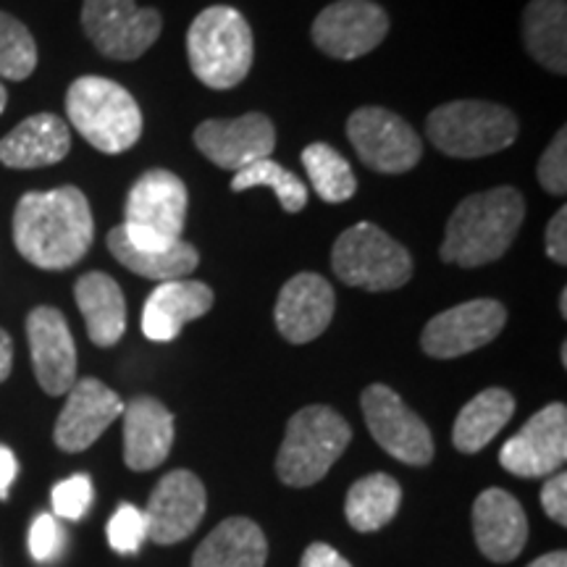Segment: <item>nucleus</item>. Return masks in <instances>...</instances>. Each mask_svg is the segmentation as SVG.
<instances>
[{
  "label": "nucleus",
  "instance_id": "nucleus-24",
  "mask_svg": "<svg viewBox=\"0 0 567 567\" xmlns=\"http://www.w3.org/2000/svg\"><path fill=\"white\" fill-rule=\"evenodd\" d=\"M109 250L126 271L153 281L184 279L200 264V252L195 250V245L184 243V239H176V243L168 245L132 243L124 234L122 224L109 231Z\"/></svg>",
  "mask_w": 567,
  "mask_h": 567
},
{
  "label": "nucleus",
  "instance_id": "nucleus-14",
  "mask_svg": "<svg viewBox=\"0 0 567 567\" xmlns=\"http://www.w3.org/2000/svg\"><path fill=\"white\" fill-rule=\"evenodd\" d=\"M567 460V408L551 402L513 439H507L499 452V463L517 478H544L563 471Z\"/></svg>",
  "mask_w": 567,
  "mask_h": 567
},
{
  "label": "nucleus",
  "instance_id": "nucleus-20",
  "mask_svg": "<svg viewBox=\"0 0 567 567\" xmlns=\"http://www.w3.org/2000/svg\"><path fill=\"white\" fill-rule=\"evenodd\" d=\"M473 536L486 559L513 563L528 542L526 509L505 488H486L473 505Z\"/></svg>",
  "mask_w": 567,
  "mask_h": 567
},
{
  "label": "nucleus",
  "instance_id": "nucleus-9",
  "mask_svg": "<svg viewBox=\"0 0 567 567\" xmlns=\"http://www.w3.org/2000/svg\"><path fill=\"white\" fill-rule=\"evenodd\" d=\"M82 27L95 51L113 61H137L161 38L158 9H142L134 0H84Z\"/></svg>",
  "mask_w": 567,
  "mask_h": 567
},
{
  "label": "nucleus",
  "instance_id": "nucleus-36",
  "mask_svg": "<svg viewBox=\"0 0 567 567\" xmlns=\"http://www.w3.org/2000/svg\"><path fill=\"white\" fill-rule=\"evenodd\" d=\"M63 542H66V536H63L61 523L53 515L34 517L30 528V555L38 563H53L61 555Z\"/></svg>",
  "mask_w": 567,
  "mask_h": 567
},
{
  "label": "nucleus",
  "instance_id": "nucleus-1",
  "mask_svg": "<svg viewBox=\"0 0 567 567\" xmlns=\"http://www.w3.org/2000/svg\"><path fill=\"white\" fill-rule=\"evenodd\" d=\"M95 221L80 187L21 195L13 210V245L42 271H66L90 252Z\"/></svg>",
  "mask_w": 567,
  "mask_h": 567
},
{
  "label": "nucleus",
  "instance_id": "nucleus-16",
  "mask_svg": "<svg viewBox=\"0 0 567 567\" xmlns=\"http://www.w3.org/2000/svg\"><path fill=\"white\" fill-rule=\"evenodd\" d=\"M208 496L203 481L193 471H172L155 484L145 513L147 538L161 547H172L189 538L200 526Z\"/></svg>",
  "mask_w": 567,
  "mask_h": 567
},
{
  "label": "nucleus",
  "instance_id": "nucleus-3",
  "mask_svg": "<svg viewBox=\"0 0 567 567\" xmlns=\"http://www.w3.org/2000/svg\"><path fill=\"white\" fill-rule=\"evenodd\" d=\"M187 59L205 87L231 90L243 84L255 61V38L247 19L231 6L200 11L187 32Z\"/></svg>",
  "mask_w": 567,
  "mask_h": 567
},
{
  "label": "nucleus",
  "instance_id": "nucleus-43",
  "mask_svg": "<svg viewBox=\"0 0 567 567\" xmlns=\"http://www.w3.org/2000/svg\"><path fill=\"white\" fill-rule=\"evenodd\" d=\"M559 316L567 318V289L559 292Z\"/></svg>",
  "mask_w": 567,
  "mask_h": 567
},
{
  "label": "nucleus",
  "instance_id": "nucleus-29",
  "mask_svg": "<svg viewBox=\"0 0 567 567\" xmlns=\"http://www.w3.org/2000/svg\"><path fill=\"white\" fill-rule=\"evenodd\" d=\"M402 505V486L386 473L354 481L344 499L347 523L360 534H373L394 520Z\"/></svg>",
  "mask_w": 567,
  "mask_h": 567
},
{
  "label": "nucleus",
  "instance_id": "nucleus-22",
  "mask_svg": "<svg viewBox=\"0 0 567 567\" xmlns=\"http://www.w3.org/2000/svg\"><path fill=\"white\" fill-rule=\"evenodd\" d=\"M124 463L145 473L166 463L174 446V415L155 396H134L124 405Z\"/></svg>",
  "mask_w": 567,
  "mask_h": 567
},
{
  "label": "nucleus",
  "instance_id": "nucleus-23",
  "mask_svg": "<svg viewBox=\"0 0 567 567\" xmlns=\"http://www.w3.org/2000/svg\"><path fill=\"white\" fill-rule=\"evenodd\" d=\"M71 151L69 124L55 113H34L0 140V163L9 168L55 166Z\"/></svg>",
  "mask_w": 567,
  "mask_h": 567
},
{
  "label": "nucleus",
  "instance_id": "nucleus-11",
  "mask_svg": "<svg viewBox=\"0 0 567 567\" xmlns=\"http://www.w3.org/2000/svg\"><path fill=\"white\" fill-rule=\"evenodd\" d=\"M365 425L375 444L405 465H429L434 460V436L423 417L384 384H371L360 396Z\"/></svg>",
  "mask_w": 567,
  "mask_h": 567
},
{
  "label": "nucleus",
  "instance_id": "nucleus-19",
  "mask_svg": "<svg viewBox=\"0 0 567 567\" xmlns=\"http://www.w3.org/2000/svg\"><path fill=\"white\" fill-rule=\"evenodd\" d=\"M337 295L331 284L313 271L297 274L281 287L276 300V329L292 344L313 342L334 318Z\"/></svg>",
  "mask_w": 567,
  "mask_h": 567
},
{
  "label": "nucleus",
  "instance_id": "nucleus-6",
  "mask_svg": "<svg viewBox=\"0 0 567 567\" xmlns=\"http://www.w3.org/2000/svg\"><path fill=\"white\" fill-rule=\"evenodd\" d=\"M425 132L436 151L471 161L507 151L517 140V118L499 103L452 101L431 111Z\"/></svg>",
  "mask_w": 567,
  "mask_h": 567
},
{
  "label": "nucleus",
  "instance_id": "nucleus-4",
  "mask_svg": "<svg viewBox=\"0 0 567 567\" xmlns=\"http://www.w3.org/2000/svg\"><path fill=\"white\" fill-rule=\"evenodd\" d=\"M74 130L105 155L126 153L142 137V111L132 92L105 76H80L66 92Z\"/></svg>",
  "mask_w": 567,
  "mask_h": 567
},
{
  "label": "nucleus",
  "instance_id": "nucleus-40",
  "mask_svg": "<svg viewBox=\"0 0 567 567\" xmlns=\"http://www.w3.org/2000/svg\"><path fill=\"white\" fill-rule=\"evenodd\" d=\"M17 473H19L17 455H13L9 446L0 444V499H9L11 484L17 481Z\"/></svg>",
  "mask_w": 567,
  "mask_h": 567
},
{
  "label": "nucleus",
  "instance_id": "nucleus-21",
  "mask_svg": "<svg viewBox=\"0 0 567 567\" xmlns=\"http://www.w3.org/2000/svg\"><path fill=\"white\" fill-rule=\"evenodd\" d=\"M213 300V289L203 281H161L142 310V334L151 342H174L189 321L210 313Z\"/></svg>",
  "mask_w": 567,
  "mask_h": 567
},
{
  "label": "nucleus",
  "instance_id": "nucleus-35",
  "mask_svg": "<svg viewBox=\"0 0 567 567\" xmlns=\"http://www.w3.org/2000/svg\"><path fill=\"white\" fill-rule=\"evenodd\" d=\"M53 513L63 520H82L92 505V481L90 476H71L53 488Z\"/></svg>",
  "mask_w": 567,
  "mask_h": 567
},
{
  "label": "nucleus",
  "instance_id": "nucleus-17",
  "mask_svg": "<svg viewBox=\"0 0 567 567\" xmlns=\"http://www.w3.org/2000/svg\"><path fill=\"white\" fill-rule=\"evenodd\" d=\"M27 339L42 392L51 396L69 394V389L76 384V344L66 316L48 305L34 308L27 316Z\"/></svg>",
  "mask_w": 567,
  "mask_h": 567
},
{
  "label": "nucleus",
  "instance_id": "nucleus-42",
  "mask_svg": "<svg viewBox=\"0 0 567 567\" xmlns=\"http://www.w3.org/2000/svg\"><path fill=\"white\" fill-rule=\"evenodd\" d=\"M528 567H567V555L563 549L549 551V555L534 559V563H530Z\"/></svg>",
  "mask_w": 567,
  "mask_h": 567
},
{
  "label": "nucleus",
  "instance_id": "nucleus-32",
  "mask_svg": "<svg viewBox=\"0 0 567 567\" xmlns=\"http://www.w3.org/2000/svg\"><path fill=\"white\" fill-rule=\"evenodd\" d=\"M38 69V42L11 13L0 11V76L21 82Z\"/></svg>",
  "mask_w": 567,
  "mask_h": 567
},
{
  "label": "nucleus",
  "instance_id": "nucleus-18",
  "mask_svg": "<svg viewBox=\"0 0 567 567\" xmlns=\"http://www.w3.org/2000/svg\"><path fill=\"white\" fill-rule=\"evenodd\" d=\"M124 402L113 389L97 379H80L69 389L66 405L55 421L53 439L55 446L69 455L90 450L103 431L122 417Z\"/></svg>",
  "mask_w": 567,
  "mask_h": 567
},
{
  "label": "nucleus",
  "instance_id": "nucleus-37",
  "mask_svg": "<svg viewBox=\"0 0 567 567\" xmlns=\"http://www.w3.org/2000/svg\"><path fill=\"white\" fill-rule=\"evenodd\" d=\"M542 507L557 526H567V476L563 471L549 476L547 484L542 486Z\"/></svg>",
  "mask_w": 567,
  "mask_h": 567
},
{
  "label": "nucleus",
  "instance_id": "nucleus-28",
  "mask_svg": "<svg viewBox=\"0 0 567 567\" xmlns=\"http://www.w3.org/2000/svg\"><path fill=\"white\" fill-rule=\"evenodd\" d=\"M515 415V396L502 386L484 389L460 410L455 429H452V444L463 455H476L492 439L499 434Z\"/></svg>",
  "mask_w": 567,
  "mask_h": 567
},
{
  "label": "nucleus",
  "instance_id": "nucleus-15",
  "mask_svg": "<svg viewBox=\"0 0 567 567\" xmlns=\"http://www.w3.org/2000/svg\"><path fill=\"white\" fill-rule=\"evenodd\" d=\"M195 147L218 168L237 174L255 161L271 158L276 126L258 111L239 118H208L195 130Z\"/></svg>",
  "mask_w": 567,
  "mask_h": 567
},
{
  "label": "nucleus",
  "instance_id": "nucleus-44",
  "mask_svg": "<svg viewBox=\"0 0 567 567\" xmlns=\"http://www.w3.org/2000/svg\"><path fill=\"white\" fill-rule=\"evenodd\" d=\"M6 103H9V92H6L3 82H0V113L6 111Z\"/></svg>",
  "mask_w": 567,
  "mask_h": 567
},
{
  "label": "nucleus",
  "instance_id": "nucleus-27",
  "mask_svg": "<svg viewBox=\"0 0 567 567\" xmlns=\"http://www.w3.org/2000/svg\"><path fill=\"white\" fill-rule=\"evenodd\" d=\"M523 40L538 66L567 74V3L530 0L523 11Z\"/></svg>",
  "mask_w": 567,
  "mask_h": 567
},
{
  "label": "nucleus",
  "instance_id": "nucleus-7",
  "mask_svg": "<svg viewBox=\"0 0 567 567\" xmlns=\"http://www.w3.org/2000/svg\"><path fill=\"white\" fill-rule=\"evenodd\" d=\"M331 268L347 287L365 292H394L413 279V258L405 245L371 221H360L339 234L331 250Z\"/></svg>",
  "mask_w": 567,
  "mask_h": 567
},
{
  "label": "nucleus",
  "instance_id": "nucleus-33",
  "mask_svg": "<svg viewBox=\"0 0 567 567\" xmlns=\"http://www.w3.org/2000/svg\"><path fill=\"white\" fill-rule=\"evenodd\" d=\"M147 538L145 513L134 505H122L109 520V544L118 555H134Z\"/></svg>",
  "mask_w": 567,
  "mask_h": 567
},
{
  "label": "nucleus",
  "instance_id": "nucleus-34",
  "mask_svg": "<svg viewBox=\"0 0 567 567\" xmlns=\"http://www.w3.org/2000/svg\"><path fill=\"white\" fill-rule=\"evenodd\" d=\"M538 184L547 189L549 195L563 197L567 193V130L557 132V137L549 142L547 151L538 158Z\"/></svg>",
  "mask_w": 567,
  "mask_h": 567
},
{
  "label": "nucleus",
  "instance_id": "nucleus-13",
  "mask_svg": "<svg viewBox=\"0 0 567 567\" xmlns=\"http://www.w3.org/2000/svg\"><path fill=\"white\" fill-rule=\"evenodd\" d=\"M507 323V308L496 300H471L444 310L425 323L421 347L429 358H463L494 342Z\"/></svg>",
  "mask_w": 567,
  "mask_h": 567
},
{
  "label": "nucleus",
  "instance_id": "nucleus-41",
  "mask_svg": "<svg viewBox=\"0 0 567 567\" xmlns=\"http://www.w3.org/2000/svg\"><path fill=\"white\" fill-rule=\"evenodd\" d=\"M11 365H13V342L11 337L0 329V384L11 375Z\"/></svg>",
  "mask_w": 567,
  "mask_h": 567
},
{
  "label": "nucleus",
  "instance_id": "nucleus-30",
  "mask_svg": "<svg viewBox=\"0 0 567 567\" xmlns=\"http://www.w3.org/2000/svg\"><path fill=\"white\" fill-rule=\"evenodd\" d=\"M302 166L323 203H347L358 193V179H354L352 166L337 147L326 145V142H313V145L305 147Z\"/></svg>",
  "mask_w": 567,
  "mask_h": 567
},
{
  "label": "nucleus",
  "instance_id": "nucleus-12",
  "mask_svg": "<svg viewBox=\"0 0 567 567\" xmlns=\"http://www.w3.org/2000/svg\"><path fill=\"white\" fill-rule=\"evenodd\" d=\"M389 34V13L373 0H337L318 13L310 38L329 59L354 61L368 55Z\"/></svg>",
  "mask_w": 567,
  "mask_h": 567
},
{
  "label": "nucleus",
  "instance_id": "nucleus-39",
  "mask_svg": "<svg viewBox=\"0 0 567 567\" xmlns=\"http://www.w3.org/2000/svg\"><path fill=\"white\" fill-rule=\"evenodd\" d=\"M300 567H352V565H350V559L339 555L334 547H329V544H323V542H316L305 549Z\"/></svg>",
  "mask_w": 567,
  "mask_h": 567
},
{
  "label": "nucleus",
  "instance_id": "nucleus-2",
  "mask_svg": "<svg viewBox=\"0 0 567 567\" xmlns=\"http://www.w3.org/2000/svg\"><path fill=\"white\" fill-rule=\"evenodd\" d=\"M523 218L526 200L515 187H494L465 197L446 221L439 258L463 268L494 264L515 243Z\"/></svg>",
  "mask_w": 567,
  "mask_h": 567
},
{
  "label": "nucleus",
  "instance_id": "nucleus-5",
  "mask_svg": "<svg viewBox=\"0 0 567 567\" xmlns=\"http://www.w3.org/2000/svg\"><path fill=\"white\" fill-rule=\"evenodd\" d=\"M352 442V429L337 410L310 405L289 417L287 434L276 455L281 484L305 488L321 481Z\"/></svg>",
  "mask_w": 567,
  "mask_h": 567
},
{
  "label": "nucleus",
  "instance_id": "nucleus-26",
  "mask_svg": "<svg viewBox=\"0 0 567 567\" xmlns=\"http://www.w3.org/2000/svg\"><path fill=\"white\" fill-rule=\"evenodd\" d=\"M268 542L250 517H226L195 549L193 567H264Z\"/></svg>",
  "mask_w": 567,
  "mask_h": 567
},
{
  "label": "nucleus",
  "instance_id": "nucleus-25",
  "mask_svg": "<svg viewBox=\"0 0 567 567\" xmlns=\"http://www.w3.org/2000/svg\"><path fill=\"white\" fill-rule=\"evenodd\" d=\"M74 300L92 344L109 350L122 342L126 331V300L116 279L103 271L84 274L74 284Z\"/></svg>",
  "mask_w": 567,
  "mask_h": 567
},
{
  "label": "nucleus",
  "instance_id": "nucleus-10",
  "mask_svg": "<svg viewBox=\"0 0 567 567\" xmlns=\"http://www.w3.org/2000/svg\"><path fill=\"white\" fill-rule=\"evenodd\" d=\"M358 158L379 174H405L423 158V140L405 118L381 105H365L347 118Z\"/></svg>",
  "mask_w": 567,
  "mask_h": 567
},
{
  "label": "nucleus",
  "instance_id": "nucleus-31",
  "mask_svg": "<svg viewBox=\"0 0 567 567\" xmlns=\"http://www.w3.org/2000/svg\"><path fill=\"white\" fill-rule=\"evenodd\" d=\"M252 187L274 189L276 197H279V205L287 213H300L308 205V187H305V182L271 158L255 161L250 166H245L243 172L234 174L231 193H245V189Z\"/></svg>",
  "mask_w": 567,
  "mask_h": 567
},
{
  "label": "nucleus",
  "instance_id": "nucleus-8",
  "mask_svg": "<svg viewBox=\"0 0 567 567\" xmlns=\"http://www.w3.org/2000/svg\"><path fill=\"white\" fill-rule=\"evenodd\" d=\"M187 221V187L166 168H151L126 195L122 229L132 243L168 245L182 239Z\"/></svg>",
  "mask_w": 567,
  "mask_h": 567
},
{
  "label": "nucleus",
  "instance_id": "nucleus-38",
  "mask_svg": "<svg viewBox=\"0 0 567 567\" xmlns=\"http://www.w3.org/2000/svg\"><path fill=\"white\" fill-rule=\"evenodd\" d=\"M544 243H547V255L555 264L565 266L567 264V208H559L555 216H551V221L547 224V237H544Z\"/></svg>",
  "mask_w": 567,
  "mask_h": 567
}]
</instances>
